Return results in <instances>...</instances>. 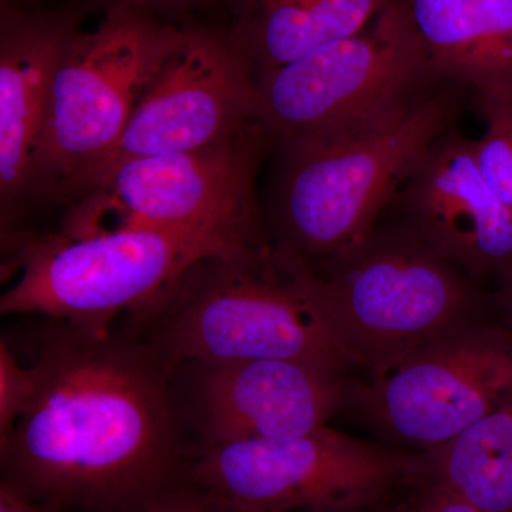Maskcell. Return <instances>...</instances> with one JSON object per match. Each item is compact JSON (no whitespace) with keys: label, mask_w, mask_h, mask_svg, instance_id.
<instances>
[{"label":"cell","mask_w":512,"mask_h":512,"mask_svg":"<svg viewBox=\"0 0 512 512\" xmlns=\"http://www.w3.org/2000/svg\"><path fill=\"white\" fill-rule=\"evenodd\" d=\"M33 353L35 396L0 439L2 483L66 512H154L184 487L191 444L156 350L47 319Z\"/></svg>","instance_id":"6da1fadb"},{"label":"cell","mask_w":512,"mask_h":512,"mask_svg":"<svg viewBox=\"0 0 512 512\" xmlns=\"http://www.w3.org/2000/svg\"><path fill=\"white\" fill-rule=\"evenodd\" d=\"M121 329L174 369L249 359L296 360L339 373L365 366L330 319L309 265L268 245L195 262L127 313Z\"/></svg>","instance_id":"7a4b0ae2"},{"label":"cell","mask_w":512,"mask_h":512,"mask_svg":"<svg viewBox=\"0 0 512 512\" xmlns=\"http://www.w3.org/2000/svg\"><path fill=\"white\" fill-rule=\"evenodd\" d=\"M466 90L437 82L375 116L278 141V248L315 268L365 241L433 144L454 127Z\"/></svg>","instance_id":"3957f363"},{"label":"cell","mask_w":512,"mask_h":512,"mask_svg":"<svg viewBox=\"0 0 512 512\" xmlns=\"http://www.w3.org/2000/svg\"><path fill=\"white\" fill-rule=\"evenodd\" d=\"M178 32L144 10L114 6L99 28L77 33L53 79L28 200L74 205L103 183Z\"/></svg>","instance_id":"277c9868"},{"label":"cell","mask_w":512,"mask_h":512,"mask_svg":"<svg viewBox=\"0 0 512 512\" xmlns=\"http://www.w3.org/2000/svg\"><path fill=\"white\" fill-rule=\"evenodd\" d=\"M311 269L330 319L370 372L478 322L483 296L473 278L403 224H377L365 241Z\"/></svg>","instance_id":"5b68a950"},{"label":"cell","mask_w":512,"mask_h":512,"mask_svg":"<svg viewBox=\"0 0 512 512\" xmlns=\"http://www.w3.org/2000/svg\"><path fill=\"white\" fill-rule=\"evenodd\" d=\"M3 239L8 265L19 274L0 298L2 315H40L94 333L107 332L117 316L195 262L239 254L208 239L147 228L15 232Z\"/></svg>","instance_id":"8992f818"},{"label":"cell","mask_w":512,"mask_h":512,"mask_svg":"<svg viewBox=\"0 0 512 512\" xmlns=\"http://www.w3.org/2000/svg\"><path fill=\"white\" fill-rule=\"evenodd\" d=\"M426 476V453L323 426L295 439L234 441L192 454L185 485L247 512H346L386 503Z\"/></svg>","instance_id":"52a82bcc"},{"label":"cell","mask_w":512,"mask_h":512,"mask_svg":"<svg viewBox=\"0 0 512 512\" xmlns=\"http://www.w3.org/2000/svg\"><path fill=\"white\" fill-rule=\"evenodd\" d=\"M271 140L258 123L217 146L124 161L72 205L62 229L82 231L110 217L104 229H157L234 252L265 247L255 177Z\"/></svg>","instance_id":"ba28073f"},{"label":"cell","mask_w":512,"mask_h":512,"mask_svg":"<svg viewBox=\"0 0 512 512\" xmlns=\"http://www.w3.org/2000/svg\"><path fill=\"white\" fill-rule=\"evenodd\" d=\"M512 402V332L474 322L373 370L350 404L390 436L426 451Z\"/></svg>","instance_id":"9c48e42d"},{"label":"cell","mask_w":512,"mask_h":512,"mask_svg":"<svg viewBox=\"0 0 512 512\" xmlns=\"http://www.w3.org/2000/svg\"><path fill=\"white\" fill-rule=\"evenodd\" d=\"M437 82L392 0L362 32L256 74L261 121L276 143L375 116Z\"/></svg>","instance_id":"30bf717a"},{"label":"cell","mask_w":512,"mask_h":512,"mask_svg":"<svg viewBox=\"0 0 512 512\" xmlns=\"http://www.w3.org/2000/svg\"><path fill=\"white\" fill-rule=\"evenodd\" d=\"M258 123L255 70L231 30L180 29L131 114L109 174L134 158L217 146Z\"/></svg>","instance_id":"8fae6325"},{"label":"cell","mask_w":512,"mask_h":512,"mask_svg":"<svg viewBox=\"0 0 512 512\" xmlns=\"http://www.w3.org/2000/svg\"><path fill=\"white\" fill-rule=\"evenodd\" d=\"M175 386L192 454L305 436L348 406L352 389L343 373L278 359L183 363Z\"/></svg>","instance_id":"7c38bea8"},{"label":"cell","mask_w":512,"mask_h":512,"mask_svg":"<svg viewBox=\"0 0 512 512\" xmlns=\"http://www.w3.org/2000/svg\"><path fill=\"white\" fill-rule=\"evenodd\" d=\"M390 205L402 212L400 224L470 278L512 274V212L481 173L476 140L458 128L433 144Z\"/></svg>","instance_id":"4fadbf2b"},{"label":"cell","mask_w":512,"mask_h":512,"mask_svg":"<svg viewBox=\"0 0 512 512\" xmlns=\"http://www.w3.org/2000/svg\"><path fill=\"white\" fill-rule=\"evenodd\" d=\"M80 32L73 9H29L3 0L0 13V198L2 227L28 200L33 160L57 67Z\"/></svg>","instance_id":"5bb4252c"},{"label":"cell","mask_w":512,"mask_h":512,"mask_svg":"<svg viewBox=\"0 0 512 512\" xmlns=\"http://www.w3.org/2000/svg\"><path fill=\"white\" fill-rule=\"evenodd\" d=\"M434 79L512 101V0H392Z\"/></svg>","instance_id":"9a60e30c"},{"label":"cell","mask_w":512,"mask_h":512,"mask_svg":"<svg viewBox=\"0 0 512 512\" xmlns=\"http://www.w3.org/2000/svg\"><path fill=\"white\" fill-rule=\"evenodd\" d=\"M390 0H231L232 36L256 74L356 35Z\"/></svg>","instance_id":"2e32d148"},{"label":"cell","mask_w":512,"mask_h":512,"mask_svg":"<svg viewBox=\"0 0 512 512\" xmlns=\"http://www.w3.org/2000/svg\"><path fill=\"white\" fill-rule=\"evenodd\" d=\"M426 456L430 480L483 512H512V402Z\"/></svg>","instance_id":"e0dca14e"},{"label":"cell","mask_w":512,"mask_h":512,"mask_svg":"<svg viewBox=\"0 0 512 512\" xmlns=\"http://www.w3.org/2000/svg\"><path fill=\"white\" fill-rule=\"evenodd\" d=\"M478 110L485 120L483 137L476 140L478 165L487 183L512 212V101Z\"/></svg>","instance_id":"ac0fdd59"},{"label":"cell","mask_w":512,"mask_h":512,"mask_svg":"<svg viewBox=\"0 0 512 512\" xmlns=\"http://www.w3.org/2000/svg\"><path fill=\"white\" fill-rule=\"evenodd\" d=\"M36 390L32 366L19 365L8 343L0 342V439L9 436L28 409Z\"/></svg>","instance_id":"d6986e66"},{"label":"cell","mask_w":512,"mask_h":512,"mask_svg":"<svg viewBox=\"0 0 512 512\" xmlns=\"http://www.w3.org/2000/svg\"><path fill=\"white\" fill-rule=\"evenodd\" d=\"M393 512H483L436 481L424 478L414 485L403 503L393 505Z\"/></svg>","instance_id":"ffe728a7"},{"label":"cell","mask_w":512,"mask_h":512,"mask_svg":"<svg viewBox=\"0 0 512 512\" xmlns=\"http://www.w3.org/2000/svg\"><path fill=\"white\" fill-rule=\"evenodd\" d=\"M154 512H247L205 497L184 485Z\"/></svg>","instance_id":"44dd1931"},{"label":"cell","mask_w":512,"mask_h":512,"mask_svg":"<svg viewBox=\"0 0 512 512\" xmlns=\"http://www.w3.org/2000/svg\"><path fill=\"white\" fill-rule=\"evenodd\" d=\"M0 512H66L40 501L30 500L9 484L0 481Z\"/></svg>","instance_id":"7402d4cb"},{"label":"cell","mask_w":512,"mask_h":512,"mask_svg":"<svg viewBox=\"0 0 512 512\" xmlns=\"http://www.w3.org/2000/svg\"><path fill=\"white\" fill-rule=\"evenodd\" d=\"M104 6V9L114 8V6H130V8L144 10L151 13L157 10H178L188 8L200 0H94Z\"/></svg>","instance_id":"603a6c76"},{"label":"cell","mask_w":512,"mask_h":512,"mask_svg":"<svg viewBox=\"0 0 512 512\" xmlns=\"http://www.w3.org/2000/svg\"><path fill=\"white\" fill-rule=\"evenodd\" d=\"M493 301L500 313L501 325L512 332V274L500 282V289L493 296Z\"/></svg>","instance_id":"cb8c5ba5"},{"label":"cell","mask_w":512,"mask_h":512,"mask_svg":"<svg viewBox=\"0 0 512 512\" xmlns=\"http://www.w3.org/2000/svg\"><path fill=\"white\" fill-rule=\"evenodd\" d=\"M346 512H393V505H389V501H386V503L373 505V507H367L362 508V510Z\"/></svg>","instance_id":"d4e9b609"}]
</instances>
